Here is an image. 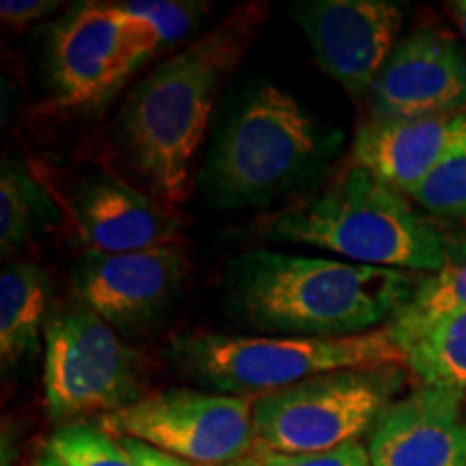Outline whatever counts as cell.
I'll return each mask as SVG.
<instances>
[{
  "instance_id": "16",
  "label": "cell",
  "mask_w": 466,
  "mask_h": 466,
  "mask_svg": "<svg viewBox=\"0 0 466 466\" xmlns=\"http://www.w3.org/2000/svg\"><path fill=\"white\" fill-rule=\"evenodd\" d=\"M466 313V236L447 238L441 270L419 279L415 291L387 326L401 350L423 339L450 319Z\"/></svg>"
},
{
  "instance_id": "12",
  "label": "cell",
  "mask_w": 466,
  "mask_h": 466,
  "mask_svg": "<svg viewBox=\"0 0 466 466\" xmlns=\"http://www.w3.org/2000/svg\"><path fill=\"white\" fill-rule=\"evenodd\" d=\"M367 102L370 119L464 115V52L445 31L432 26L417 28L395 46Z\"/></svg>"
},
{
  "instance_id": "22",
  "label": "cell",
  "mask_w": 466,
  "mask_h": 466,
  "mask_svg": "<svg viewBox=\"0 0 466 466\" xmlns=\"http://www.w3.org/2000/svg\"><path fill=\"white\" fill-rule=\"evenodd\" d=\"M116 5L127 14L149 22L158 33L162 48L184 42L209 11L208 3L195 0H127Z\"/></svg>"
},
{
  "instance_id": "4",
  "label": "cell",
  "mask_w": 466,
  "mask_h": 466,
  "mask_svg": "<svg viewBox=\"0 0 466 466\" xmlns=\"http://www.w3.org/2000/svg\"><path fill=\"white\" fill-rule=\"evenodd\" d=\"M171 359L208 391L259 398L326 371L404 365L391 329L346 337H240L190 333L175 337Z\"/></svg>"
},
{
  "instance_id": "6",
  "label": "cell",
  "mask_w": 466,
  "mask_h": 466,
  "mask_svg": "<svg viewBox=\"0 0 466 466\" xmlns=\"http://www.w3.org/2000/svg\"><path fill=\"white\" fill-rule=\"evenodd\" d=\"M319 149L318 127L288 91L261 86L225 127L206 168L220 206H261L289 188Z\"/></svg>"
},
{
  "instance_id": "11",
  "label": "cell",
  "mask_w": 466,
  "mask_h": 466,
  "mask_svg": "<svg viewBox=\"0 0 466 466\" xmlns=\"http://www.w3.org/2000/svg\"><path fill=\"white\" fill-rule=\"evenodd\" d=\"M188 258L182 247L137 253L86 250L72 268L80 305L113 329L130 330L160 316L182 289Z\"/></svg>"
},
{
  "instance_id": "28",
  "label": "cell",
  "mask_w": 466,
  "mask_h": 466,
  "mask_svg": "<svg viewBox=\"0 0 466 466\" xmlns=\"http://www.w3.org/2000/svg\"><path fill=\"white\" fill-rule=\"evenodd\" d=\"M229 466H233V464H229Z\"/></svg>"
},
{
  "instance_id": "10",
  "label": "cell",
  "mask_w": 466,
  "mask_h": 466,
  "mask_svg": "<svg viewBox=\"0 0 466 466\" xmlns=\"http://www.w3.org/2000/svg\"><path fill=\"white\" fill-rule=\"evenodd\" d=\"M294 17L319 69L354 102L370 96L404 25L401 9L389 0H311L296 5Z\"/></svg>"
},
{
  "instance_id": "21",
  "label": "cell",
  "mask_w": 466,
  "mask_h": 466,
  "mask_svg": "<svg viewBox=\"0 0 466 466\" xmlns=\"http://www.w3.org/2000/svg\"><path fill=\"white\" fill-rule=\"evenodd\" d=\"M48 453L66 466H138L119 436L102 425H61L48 441Z\"/></svg>"
},
{
  "instance_id": "27",
  "label": "cell",
  "mask_w": 466,
  "mask_h": 466,
  "mask_svg": "<svg viewBox=\"0 0 466 466\" xmlns=\"http://www.w3.org/2000/svg\"><path fill=\"white\" fill-rule=\"evenodd\" d=\"M35 466H66V464H63V462H58V460H56L55 456H50V453H48V456L39 460V462L35 464Z\"/></svg>"
},
{
  "instance_id": "8",
  "label": "cell",
  "mask_w": 466,
  "mask_h": 466,
  "mask_svg": "<svg viewBox=\"0 0 466 466\" xmlns=\"http://www.w3.org/2000/svg\"><path fill=\"white\" fill-rule=\"evenodd\" d=\"M97 425L119 439L182 458L190 464L229 466L258 447L253 398L201 389H165L100 417Z\"/></svg>"
},
{
  "instance_id": "26",
  "label": "cell",
  "mask_w": 466,
  "mask_h": 466,
  "mask_svg": "<svg viewBox=\"0 0 466 466\" xmlns=\"http://www.w3.org/2000/svg\"><path fill=\"white\" fill-rule=\"evenodd\" d=\"M447 7H450V14L453 17V22L458 25L460 33H462V37L466 42V0H456V3H450Z\"/></svg>"
},
{
  "instance_id": "14",
  "label": "cell",
  "mask_w": 466,
  "mask_h": 466,
  "mask_svg": "<svg viewBox=\"0 0 466 466\" xmlns=\"http://www.w3.org/2000/svg\"><path fill=\"white\" fill-rule=\"evenodd\" d=\"M464 395L419 387L393 401L367 441L374 466H466Z\"/></svg>"
},
{
  "instance_id": "19",
  "label": "cell",
  "mask_w": 466,
  "mask_h": 466,
  "mask_svg": "<svg viewBox=\"0 0 466 466\" xmlns=\"http://www.w3.org/2000/svg\"><path fill=\"white\" fill-rule=\"evenodd\" d=\"M406 365L428 387L466 395V313L412 343Z\"/></svg>"
},
{
  "instance_id": "13",
  "label": "cell",
  "mask_w": 466,
  "mask_h": 466,
  "mask_svg": "<svg viewBox=\"0 0 466 466\" xmlns=\"http://www.w3.org/2000/svg\"><path fill=\"white\" fill-rule=\"evenodd\" d=\"M74 236L93 253H137L179 247L182 218L173 206L116 175H91L63 199Z\"/></svg>"
},
{
  "instance_id": "1",
  "label": "cell",
  "mask_w": 466,
  "mask_h": 466,
  "mask_svg": "<svg viewBox=\"0 0 466 466\" xmlns=\"http://www.w3.org/2000/svg\"><path fill=\"white\" fill-rule=\"evenodd\" d=\"M268 20L266 3L229 11L212 31L168 56L130 93L119 137L151 195L175 206L192 190V168L227 78Z\"/></svg>"
},
{
  "instance_id": "17",
  "label": "cell",
  "mask_w": 466,
  "mask_h": 466,
  "mask_svg": "<svg viewBox=\"0 0 466 466\" xmlns=\"http://www.w3.org/2000/svg\"><path fill=\"white\" fill-rule=\"evenodd\" d=\"M50 279L44 268L15 261L0 275V357L14 365L35 354L46 330ZM48 324V322H46Z\"/></svg>"
},
{
  "instance_id": "23",
  "label": "cell",
  "mask_w": 466,
  "mask_h": 466,
  "mask_svg": "<svg viewBox=\"0 0 466 466\" xmlns=\"http://www.w3.org/2000/svg\"><path fill=\"white\" fill-rule=\"evenodd\" d=\"M233 466H374L363 442H348L329 451L279 453L255 447Z\"/></svg>"
},
{
  "instance_id": "7",
  "label": "cell",
  "mask_w": 466,
  "mask_h": 466,
  "mask_svg": "<svg viewBox=\"0 0 466 466\" xmlns=\"http://www.w3.org/2000/svg\"><path fill=\"white\" fill-rule=\"evenodd\" d=\"M44 337V389L52 417H104L143 398L138 352L86 307L55 313Z\"/></svg>"
},
{
  "instance_id": "24",
  "label": "cell",
  "mask_w": 466,
  "mask_h": 466,
  "mask_svg": "<svg viewBox=\"0 0 466 466\" xmlns=\"http://www.w3.org/2000/svg\"><path fill=\"white\" fill-rule=\"evenodd\" d=\"M55 9H58V3L55 0H5L0 5V17H3L5 25L22 28L35 20H42Z\"/></svg>"
},
{
  "instance_id": "9",
  "label": "cell",
  "mask_w": 466,
  "mask_h": 466,
  "mask_svg": "<svg viewBox=\"0 0 466 466\" xmlns=\"http://www.w3.org/2000/svg\"><path fill=\"white\" fill-rule=\"evenodd\" d=\"M156 28L116 3H86L55 22L46 39V67L58 106L106 100L141 63L160 52Z\"/></svg>"
},
{
  "instance_id": "25",
  "label": "cell",
  "mask_w": 466,
  "mask_h": 466,
  "mask_svg": "<svg viewBox=\"0 0 466 466\" xmlns=\"http://www.w3.org/2000/svg\"><path fill=\"white\" fill-rule=\"evenodd\" d=\"M121 441L126 442V447L130 450L138 466H195L186 462L182 458H175L171 453H165L156 450V447L145 445L141 441H134V439H121Z\"/></svg>"
},
{
  "instance_id": "20",
  "label": "cell",
  "mask_w": 466,
  "mask_h": 466,
  "mask_svg": "<svg viewBox=\"0 0 466 466\" xmlns=\"http://www.w3.org/2000/svg\"><path fill=\"white\" fill-rule=\"evenodd\" d=\"M408 199L436 217L466 218V116L456 141Z\"/></svg>"
},
{
  "instance_id": "2",
  "label": "cell",
  "mask_w": 466,
  "mask_h": 466,
  "mask_svg": "<svg viewBox=\"0 0 466 466\" xmlns=\"http://www.w3.org/2000/svg\"><path fill=\"white\" fill-rule=\"evenodd\" d=\"M417 283L393 268L255 250L236 261L231 302L255 329L346 337L391 322Z\"/></svg>"
},
{
  "instance_id": "15",
  "label": "cell",
  "mask_w": 466,
  "mask_h": 466,
  "mask_svg": "<svg viewBox=\"0 0 466 466\" xmlns=\"http://www.w3.org/2000/svg\"><path fill=\"white\" fill-rule=\"evenodd\" d=\"M464 115L367 119L354 134L352 165L406 197L428 177L462 130Z\"/></svg>"
},
{
  "instance_id": "3",
  "label": "cell",
  "mask_w": 466,
  "mask_h": 466,
  "mask_svg": "<svg viewBox=\"0 0 466 466\" xmlns=\"http://www.w3.org/2000/svg\"><path fill=\"white\" fill-rule=\"evenodd\" d=\"M264 236L406 272L432 275L447 258L445 233L421 217L404 192L354 165L318 195L266 220Z\"/></svg>"
},
{
  "instance_id": "5",
  "label": "cell",
  "mask_w": 466,
  "mask_h": 466,
  "mask_svg": "<svg viewBox=\"0 0 466 466\" xmlns=\"http://www.w3.org/2000/svg\"><path fill=\"white\" fill-rule=\"evenodd\" d=\"M400 387L401 365L352 367L259 395L253 400L258 447L311 453L359 442L371 434Z\"/></svg>"
},
{
  "instance_id": "18",
  "label": "cell",
  "mask_w": 466,
  "mask_h": 466,
  "mask_svg": "<svg viewBox=\"0 0 466 466\" xmlns=\"http://www.w3.org/2000/svg\"><path fill=\"white\" fill-rule=\"evenodd\" d=\"M56 217L48 192L31 173L5 160L0 171V248L15 253L35 231Z\"/></svg>"
}]
</instances>
